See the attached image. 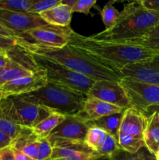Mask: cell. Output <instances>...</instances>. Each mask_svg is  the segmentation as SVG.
I'll return each mask as SVG.
<instances>
[{
    "label": "cell",
    "instance_id": "cell-1",
    "mask_svg": "<svg viewBox=\"0 0 159 160\" xmlns=\"http://www.w3.org/2000/svg\"><path fill=\"white\" fill-rule=\"evenodd\" d=\"M68 45L119 75L126 66L145 62L159 55V52L138 45L92 40L74 31Z\"/></svg>",
    "mask_w": 159,
    "mask_h": 160
},
{
    "label": "cell",
    "instance_id": "cell-2",
    "mask_svg": "<svg viewBox=\"0 0 159 160\" xmlns=\"http://www.w3.org/2000/svg\"><path fill=\"white\" fill-rule=\"evenodd\" d=\"M16 42L17 45L26 52L54 61L94 81L109 80L119 81L123 78L121 75L90 59L76 48L69 45L62 48H56L18 41Z\"/></svg>",
    "mask_w": 159,
    "mask_h": 160
},
{
    "label": "cell",
    "instance_id": "cell-3",
    "mask_svg": "<svg viewBox=\"0 0 159 160\" xmlns=\"http://www.w3.org/2000/svg\"><path fill=\"white\" fill-rule=\"evenodd\" d=\"M159 22V12L143 8L140 1L125 5L112 28L88 36L98 42H119L144 35Z\"/></svg>",
    "mask_w": 159,
    "mask_h": 160
},
{
    "label": "cell",
    "instance_id": "cell-4",
    "mask_svg": "<svg viewBox=\"0 0 159 160\" xmlns=\"http://www.w3.org/2000/svg\"><path fill=\"white\" fill-rule=\"evenodd\" d=\"M19 97L64 116L78 115L87 98V95L81 92L48 81L39 90Z\"/></svg>",
    "mask_w": 159,
    "mask_h": 160
},
{
    "label": "cell",
    "instance_id": "cell-5",
    "mask_svg": "<svg viewBox=\"0 0 159 160\" xmlns=\"http://www.w3.org/2000/svg\"><path fill=\"white\" fill-rule=\"evenodd\" d=\"M0 112L17 124L32 129L48 117L52 111L19 96H9L0 100Z\"/></svg>",
    "mask_w": 159,
    "mask_h": 160
},
{
    "label": "cell",
    "instance_id": "cell-6",
    "mask_svg": "<svg viewBox=\"0 0 159 160\" xmlns=\"http://www.w3.org/2000/svg\"><path fill=\"white\" fill-rule=\"evenodd\" d=\"M31 55L37 69L45 72L48 82L69 88L86 95L94 83V80L70 70L56 62L42 56Z\"/></svg>",
    "mask_w": 159,
    "mask_h": 160
},
{
    "label": "cell",
    "instance_id": "cell-7",
    "mask_svg": "<svg viewBox=\"0 0 159 160\" xmlns=\"http://www.w3.org/2000/svg\"><path fill=\"white\" fill-rule=\"evenodd\" d=\"M73 31L70 26L62 28L47 24L16 34L13 38L25 43L60 48L68 45Z\"/></svg>",
    "mask_w": 159,
    "mask_h": 160
},
{
    "label": "cell",
    "instance_id": "cell-8",
    "mask_svg": "<svg viewBox=\"0 0 159 160\" xmlns=\"http://www.w3.org/2000/svg\"><path fill=\"white\" fill-rule=\"evenodd\" d=\"M119 84L126 92L129 107L145 115L150 107L159 106L158 85L125 78L120 80Z\"/></svg>",
    "mask_w": 159,
    "mask_h": 160
},
{
    "label": "cell",
    "instance_id": "cell-9",
    "mask_svg": "<svg viewBox=\"0 0 159 160\" xmlns=\"http://www.w3.org/2000/svg\"><path fill=\"white\" fill-rule=\"evenodd\" d=\"M87 96L94 97L122 109L129 107V102L119 81L101 80L95 81Z\"/></svg>",
    "mask_w": 159,
    "mask_h": 160
},
{
    "label": "cell",
    "instance_id": "cell-10",
    "mask_svg": "<svg viewBox=\"0 0 159 160\" xmlns=\"http://www.w3.org/2000/svg\"><path fill=\"white\" fill-rule=\"evenodd\" d=\"M0 25L14 34L25 32L47 25L39 15L0 9Z\"/></svg>",
    "mask_w": 159,
    "mask_h": 160
},
{
    "label": "cell",
    "instance_id": "cell-11",
    "mask_svg": "<svg viewBox=\"0 0 159 160\" xmlns=\"http://www.w3.org/2000/svg\"><path fill=\"white\" fill-rule=\"evenodd\" d=\"M48 84L46 73L38 70L32 75L17 78L0 87L2 98L9 96H20L39 90Z\"/></svg>",
    "mask_w": 159,
    "mask_h": 160
},
{
    "label": "cell",
    "instance_id": "cell-12",
    "mask_svg": "<svg viewBox=\"0 0 159 160\" xmlns=\"http://www.w3.org/2000/svg\"><path fill=\"white\" fill-rule=\"evenodd\" d=\"M92 124L91 121L83 118L79 114L66 116L65 120L58 125L47 138L84 142L87 131Z\"/></svg>",
    "mask_w": 159,
    "mask_h": 160
},
{
    "label": "cell",
    "instance_id": "cell-13",
    "mask_svg": "<svg viewBox=\"0 0 159 160\" xmlns=\"http://www.w3.org/2000/svg\"><path fill=\"white\" fill-rule=\"evenodd\" d=\"M123 110L125 109L116 106L109 104L94 97L87 96L82 111L79 115L87 120L93 122L103 117L120 112Z\"/></svg>",
    "mask_w": 159,
    "mask_h": 160
},
{
    "label": "cell",
    "instance_id": "cell-14",
    "mask_svg": "<svg viewBox=\"0 0 159 160\" xmlns=\"http://www.w3.org/2000/svg\"><path fill=\"white\" fill-rule=\"evenodd\" d=\"M147 122V117L144 114L132 107L127 108L123 113L119 133L143 138Z\"/></svg>",
    "mask_w": 159,
    "mask_h": 160
},
{
    "label": "cell",
    "instance_id": "cell-15",
    "mask_svg": "<svg viewBox=\"0 0 159 160\" xmlns=\"http://www.w3.org/2000/svg\"><path fill=\"white\" fill-rule=\"evenodd\" d=\"M120 74L123 78L159 86V70L145 68L138 62L126 66L120 71Z\"/></svg>",
    "mask_w": 159,
    "mask_h": 160
},
{
    "label": "cell",
    "instance_id": "cell-16",
    "mask_svg": "<svg viewBox=\"0 0 159 160\" xmlns=\"http://www.w3.org/2000/svg\"><path fill=\"white\" fill-rule=\"evenodd\" d=\"M72 14L71 9L60 2L57 6L41 12L39 16L47 24L65 28L70 27Z\"/></svg>",
    "mask_w": 159,
    "mask_h": 160
},
{
    "label": "cell",
    "instance_id": "cell-17",
    "mask_svg": "<svg viewBox=\"0 0 159 160\" xmlns=\"http://www.w3.org/2000/svg\"><path fill=\"white\" fill-rule=\"evenodd\" d=\"M145 148L154 156L159 148V113L154 112L147 117V122L143 132Z\"/></svg>",
    "mask_w": 159,
    "mask_h": 160
},
{
    "label": "cell",
    "instance_id": "cell-18",
    "mask_svg": "<svg viewBox=\"0 0 159 160\" xmlns=\"http://www.w3.org/2000/svg\"><path fill=\"white\" fill-rule=\"evenodd\" d=\"M34 73V72L11 59L7 65L0 68V87L17 78L31 76Z\"/></svg>",
    "mask_w": 159,
    "mask_h": 160
},
{
    "label": "cell",
    "instance_id": "cell-19",
    "mask_svg": "<svg viewBox=\"0 0 159 160\" xmlns=\"http://www.w3.org/2000/svg\"><path fill=\"white\" fill-rule=\"evenodd\" d=\"M65 117L66 116H64L59 112H51L47 118L32 128L33 134L39 138H45L48 137L51 131L65 120Z\"/></svg>",
    "mask_w": 159,
    "mask_h": 160
},
{
    "label": "cell",
    "instance_id": "cell-20",
    "mask_svg": "<svg viewBox=\"0 0 159 160\" xmlns=\"http://www.w3.org/2000/svg\"><path fill=\"white\" fill-rule=\"evenodd\" d=\"M124 111L125 110L120 112H117V113L105 116V117H101L99 120L93 121L92 123L95 126L104 130L108 134H111L112 137L116 139L117 142H118L120 126H121Z\"/></svg>",
    "mask_w": 159,
    "mask_h": 160
},
{
    "label": "cell",
    "instance_id": "cell-21",
    "mask_svg": "<svg viewBox=\"0 0 159 160\" xmlns=\"http://www.w3.org/2000/svg\"><path fill=\"white\" fill-rule=\"evenodd\" d=\"M118 43L138 45V46L159 52V22L142 37L119 42Z\"/></svg>",
    "mask_w": 159,
    "mask_h": 160
},
{
    "label": "cell",
    "instance_id": "cell-22",
    "mask_svg": "<svg viewBox=\"0 0 159 160\" xmlns=\"http://www.w3.org/2000/svg\"><path fill=\"white\" fill-rule=\"evenodd\" d=\"M11 147L37 160L38 154V138L33 133L14 140Z\"/></svg>",
    "mask_w": 159,
    "mask_h": 160
},
{
    "label": "cell",
    "instance_id": "cell-23",
    "mask_svg": "<svg viewBox=\"0 0 159 160\" xmlns=\"http://www.w3.org/2000/svg\"><path fill=\"white\" fill-rule=\"evenodd\" d=\"M0 131L9 136L12 141L23 136H26L33 133L32 129L17 124L2 114L0 112Z\"/></svg>",
    "mask_w": 159,
    "mask_h": 160
},
{
    "label": "cell",
    "instance_id": "cell-24",
    "mask_svg": "<svg viewBox=\"0 0 159 160\" xmlns=\"http://www.w3.org/2000/svg\"><path fill=\"white\" fill-rule=\"evenodd\" d=\"M118 145L119 149L130 154H135L145 147L143 138L128 135L123 133L118 134Z\"/></svg>",
    "mask_w": 159,
    "mask_h": 160
},
{
    "label": "cell",
    "instance_id": "cell-25",
    "mask_svg": "<svg viewBox=\"0 0 159 160\" xmlns=\"http://www.w3.org/2000/svg\"><path fill=\"white\" fill-rule=\"evenodd\" d=\"M107 136L108 133L106 131L92 124L89 131H87V134L84 139V142L90 148H92L94 151L98 153V152L99 151L101 147L104 144V141L106 140Z\"/></svg>",
    "mask_w": 159,
    "mask_h": 160
},
{
    "label": "cell",
    "instance_id": "cell-26",
    "mask_svg": "<svg viewBox=\"0 0 159 160\" xmlns=\"http://www.w3.org/2000/svg\"><path fill=\"white\" fill-rule=\"evenodd\" d=\"M109 160H155V156L146 148H143L135 154H130L122 149H118Z\"/></svg>",
    "mask_w": 159,
    "mask_h": 160
},
{
    "label": "cell",
    "instance_id": "cell-27",
    "mask_svg": "<svg viewBox=\"0 0 159 160\" xmlns=\"http://www.w3.org/2000/svg\"><path fill=\"white\" fill-rule=\"evenodd\" d=\"M34 0H0V9L7 11L28 12Z\"/></svg>",
    "mask_w": 159,
    "mask_h": 160
},
{
    "label": "cell",
    "instance_id": "cell-28",
    "mask_svg": "<svg viewBox=\"0 0 159 160\" xmlns=\"http://www.w3.org/2000/svg\"><path fill=\"white\" fill-rule=\"evenodd\" d=\"M119 11L115 9L112 2H108L104 5L101 11L102 22L105 26L104 30L110 29L115 24L118 17H119Z\"/></svg>",
    "mask_w": 159,
    "mask_h": 160
},
{
    "label": "cell",
    "instance_id": "cell-29",
    "mask_svg": "<svg viewBox=\"0 0 159 160\" xmlns=\"http://www.w3.org/2000/svg\"><path fill=\"white\" fill-rule=\"evenodd\" d=\"M61 2V0H34L28 12L31 14L40 15L41 12H45L48 9L57 6Z\"/></svg>",
    "mask_w": 159,
    "mask_h": 160
},
{
    "label": "cell",
    "instance_id": "cell-30",
    "mask_svg": "<svg viewBox=\"0 0 159 160\" xmlns=\"http://www.w3.org/2000/svg\"><path fill=\"white\" fill-rule=\"evenodd\" d=\"M118 149H119V148H118V142H117L116 139L114 137H112L111 134H108L106 140L104 141L102 146L101 147L99 151L98 152V154L100 155L101 157L104 156V157L110 158Z\"/></svg>",
    "mask_w": 159,
    "mask_h": 160
},
{
    "label": "cell",
    "instance_id": "cell-31",
    "mask_svg": "<svg viewBox=\"0 0 159 160\" xmlns=\"http://www.w3.org/2000/svg\"><path fill=\"white\" fill-rule=\"evenodd\" d=\"M52 154V146L48 138H38V154L37 160H49Z\"/></svg>",
    "mask_w": 159,
    "mask_h": 160
},
{
    "label": "cell",
    "instance_id": "cell-32",
    "mask_svg": "<svg viewBox=\"0 0 159 160\" xmlns=\"http://www.w3.org/2000/svg\"><path fill=\"white\" fill-rule=\"evenodd\" d=\"M96 3V0H77L72 9V12H80L87 15Z\"/></svg>",
    "mask_w": 159,
    "mask_h": 160
},
{
    "label": "cell",
    "instance_id": "cell-33",
    "mask_svg": "<svg viewBox=\"0 0 159 160\" xmlns=\"http://www.w3.org/2000/svg\"><path fill=\"white\" fill-rule=\"evenodd\" d=\"M16 45H17V42L13 38L0 35V48L8 50Z\"/></svg>",
    "mask_w": 159,
    "mask_h": 160
},
{
    "label": "cell",
    "instance_id": "cell-34",
    "mask_svg": "<svg viewBox=\"0 0 159 160\" xmlns=\"http://www.w3.org/2000/svg\"><path fill=\"white\" fill-rule=\"evenodd\" d=\"M140 3L146 9L159 12V0H141Z\"/></svg>",
    "mask_w": 159,
    "mask_h": 160
},
{
    "label": "cell",
    "instance_id": "cell-35",
    "mask_svg": "<svg viewBox=\"0 0 159 160\" xmlns=\"http://www.w3.org/2000/svg\"><path fill=\"white\" fill-rule=\"evenodd\" d=\"M0 160H16L12 147H7L0 151Z\"/></svg>",
    "mask_w": 159,
    "mask_h": 160
},
{
    "label": "cell",
    "instance_id": "cell-36",
    "mask_svg": "<svg viewBox=\"0 0 159 160\" xmlns=\"http://www.w3.org/2000/svg\"><path fill=\"white\" fill-rule=\"evenodd\" d=\"M12 142L13 141L12 140V138H10L9 136L0 131V151L7 148V147L11 146Z\"/></svg>",
    "mask_w": 159,
    "mask_h": 160
},
{
    "label": "cell",
    "instance_id": "cell-37",
    "mask_svg": "<svg viewBox=\"0 0 159 160\" xmlns=\"http://www.w3.org/2000/svg\"><path fill=\"white\" fill-rule=\"evenodd\" d=\"M10 60V58L8 56L7 49L0 48V68L7 65Z\"/></svg>",
    "mask_w": 159,
    "mask_h": 160
},
{
    "label": "cell",
    "instance_id": "cell-38",
    "mask_svg": "<svg viewBox=\"0 0 159 160\" xmlns=\"http://www.w3.org/2000/svg\"><path fill=\"white\" fill-rule=\"evenodd\" d=\"M12 150H13V153L14 156H15L16 160H36L33 159V158L30 157V156H28L27 155L24 154V153H23L22 152L19 151V150L15 149V148H12Z\"/></svg>",
    "mask_w": 159,
    "mask_h": 160
},
{
    "label": "cell",
    "instance_id": "cell-39",
    "mask_svg": "<svg viewBox=\"0 0 159 160\" xmlns=\"http://www.w3.org/2000/svg\"><path fill=\"white\" fill-rule=\"evenodd\" d=\"M0 35L6 36V37L9 38H14V34H12V32H10V31H8V30H6V28L2 27L1 25H0Z\"/></svg>",
    "mask_w": 159,
    "mask_h": 160
},
{
    "label": "cell",
    "instance_id": "cell-40",
    "mask_svg": "<svg viewBox=\"0 0 159 160\" xmlns=\"http://www.w3.org/2000/svg\"><path fill=\"white\" fill-rule=\"evenodd\" d=\"M76 1H77V0H61V3H62V5L66 6L67 7L70 8L72 10V9H73V7L74 6V5L76 4Z\"/></svg>",
    "mask_w": 159,
    "mask_h": 160
},
{
    "label": "cell",
    "instance_id": "cell-41",
    "mask_svg": "<svg viewBox=\"0 0 159 160\" xmlns=\"http://www.w3.org/2000/svg\"><path fill=\"white\" fill-rule=\"evenodd\" d=\"M157 112L159 113V106H152V107H150L149 109L147 110L146 113H145V116L146 117H148L150 114H151L152 112Z\"/></svg>",
    "mask_w": 159,
    "mask_h": 160
},
{
    "label": "cell",
    "instance_id": "cell-42",
    "mask_svg": "<svg viewBox=\"0 0 159 160\" xmlns=\"http://www.w3.org/2000/svg\"><path fill=\"white\" fill-rule=\"evenodd\" d=\"M154 156H155V160H159V148L157 152H156V154L154 155Z\"/></svg>",
    "mask_w": 159,
    "mask_h": 160
},
{
    "label": "cell",
    "instance_id": "cell-43",
    "mask_svg": "<svg viewBox=\"0 0 159 160\" xmlns=\"http://www.w3.org/2000/svg\"><path fill=\"white\" fill-rule=\"evenodd\" d=\"M2 99V95H1V92H0V100Z\"/></svg>",
    "mask_w": 159,
    "mask_h": 160
}]
</instances>
